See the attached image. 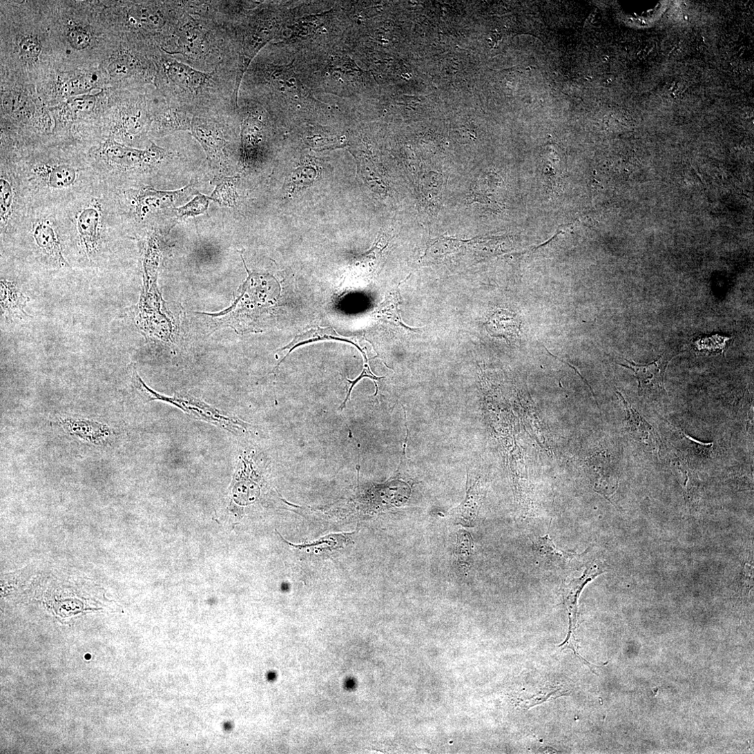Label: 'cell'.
Returning a JSON list of instances; mask_svg holds the SVG:
<instances>
[{
    "label": "cell",
    "mask_w": 754,
    "mask_h": 754,
    "mask_svg": "<svg viewBox=\"0 0 754 754\" xmlns=\"http://www.w3.org/2000/svg\"><path fill=\"white\" fill-rule=\"evenodd\" d=\"M160 60V80L167 105L194 117L232 109L228 66L203 72L166 56Z\"/></svg>",
    "instance_id": "obj_1"
},
{
    "label": "cell",
    "mask_w": 754,
    "mask_h": 754,
    "mask_svg": "<svg viewBox=\"0 0 754 754\" xmlns=\"http://www.w3.org/2000/svg\"><path fill=\"white\" fill-rule=\"evenodd\" d=\"M136 378L141 387L144 388L147 393L151 394V398L150 400H158L169 403L180 408L182 411L188 413V414L193 415L195 418L203 419L225 429H231V427L234 426L233 424L238 423V421L221 414L218 409L207 405L200 400L188 396L182 397L177 396L171 398L163 396L148 388L137 374H136Z\"/></svg>",
    "instance_id": "obj_2"
},
{
    "label": "cell",
    "mask_w": 754,
    "mask_h": 754,
    "mask_svg": "<svg viewBox=\"0 0 754 754\" xmlns=\"http://www.w3.org/2000/svg\"><path fill=\"white\" fill-rule=\"evenodd\" d=\"M672 358V354L665 353L647 364H637L625 359L627 364L619 365L635 372L639 380V387L644 394H660L666 392L665 372Z\"/></svg>",
    "instance_id": "obj_3"
},
{
    "label": "cell",
    "mask_w": 754,
    "mask_h": 754,
    "mask_svg": "<svg viewBox=\"0 0 754 754\" xmlns=\"http://www.w3.org/2000/svg\"><path fill=\"white\" fill-rule=\"evenodd\" d=\"M102 154L111 164L129 167L160 160L164 157L166 151L154 144L146 151L135 150L123 146L110 139L104 145Z\"/></svg>",
    "instance_id": "obj_4"
},
{
    "label": "cell",
    "mask_w": 754,
    "mask_h": 754,
    "mask_svg": "<svg viewBox=\"0 0 754 754\" xmlns=\"http://www.w3.org/2000/svg\"><path fill=\"white\" fill-rule=\"evenodd\" d=\"M603 572L599 570L597 565H592L587 568L583 574L577 579H572L568 583H563L562 590L565 604L567 606L570 617V631L568 638L571 637L576 628L578 612V601L585 586L592 581Z\"/></svg>",
    "instance_id": "obj_5"
},
{
    "label": "cell",
    "mask_w": 754,
    "mask_h": 754,
    "mask_svg": "<svg viewBox=\"0 0 754 754\" xmlns=\"http://www.w3.org/2000/svg\"><path fill=\"white\" fill-rule=\"evenodd\" d=\"M99 219V211L90 207L83 210L77 220L81 243L88 257L95 253L98 246Z\"/></svg>",
    "instance_id": "obj_6"
},
{
    "label": "cell",
    "mask_w": 754,
    "mask_h": 754,
    "mask_svg": "<svg viewBox=\"0 0 754 754\" xmlns=\"http://www.w3.org/2000/svg\"><path fill=\"white\" fill-rule=\"evenodd\" d=\"M1 286V306L5 316L10 319H21L27 317L24 311L30 298L25 295L21 289L14 282L2 280Z\"/></svg>",
    "instance_id": "obj_7"
},
{
    "label": "cell",
    "mask_w": 754,
    "mask_h": 754,
    "mask_svg": "<svg viewBox=\"0 0 754 754\" xmlns=\"http://www.w3.org/2000/svg\"><path fill=\"white\" fill-rule=\"evenodd\" d=\"M33 235L37 244L46 255L61 267H69L63 257L58 235L49 223L44 222L38 224Z\"/></svg>",
    "instance_id": "obj_8"
},
{
    "label": "cell",
    "mask_w": 754,
    "mask_h": 754,
    "mask_svg": "<svg viewBox=\"0 0 754 754\" xmlns=\"http://www.w3.org/2000/svg\"><path fill=\"white\" fill-rule=\"evenodd\" d=\"M521 325V322L516 314L506 310H498L487 322V329L491 336L504 337L510 340L519 337Z\"/></svg>",
    "instance_id": "obj_9"
},
{
    "label": "cell",
    "mask_w": 754,
    "mask_h": 754,
    "mask_svg": "<svg viewBox=\"0 0 754 754\" xmlns=\"http://www.w3.org/2000/svg\"><path fill=\"white\" fill-rule=\"evenodd\" d=\"M533 546L534 550L539 557L558 567L567 565L577 554L557 548L549 535L534 539Z\"/></svg>",
    "instance_id": "obj_10"
},
{
    "label": "cell",
    "mask_w": 754,
    "mask_h": 754,
    "mask_svg": "<svg viewBox=\"0 0 754 754\" xmlns=\"http://www.w3.org/2000/svg\"><path fill=\"white\" fill-rule=\"evenodd\" d=\"M338 340L342 342H346L355 345L364 355V351L361 350L359 346L354 343L352 340L345 338L338 334L336 333L332 328L311 329L302 335L296 336L293 341L286 347L282 348L280 351L288 349L289 351L286 356L280 361L278 366L287 358V357L296 348L307 345L309 343H313L322 340Z\"/></svg>",
    "instance_id": "obj_11"
},
{
    "label": "cell",
    "mask_w": 754,
    "mask_h": 754,
    "mask_svg": "<svg viewBox=\"0 0 754 754\" xmlns=\"http://www.w3.org/2000/svg\"><path fill=\"white\" fill-rule=\"evenodd\" d=\"M399 298L398 290L390 293L385 302L380 304L378 309L376 310V313L380 319L385 320L393 325L403 327L407 329H410L409 327L404 325L402 320L399 309Z\"/></svg>",
    "instance_id": "obj_12"
},
{
    "label": "cell",
    "mask_w": 754,
    "mask_h": 754,
    "mask_svg": "<svg viewBox=\"0 0 754 754\" xmlns=\"http://www.w3.org/2000/svg\"><path fill=\"white\" fill-rule=\"evenodd\" d=\"M77 177V171L68 165L50 167L46 171V181L49 186L61 188L72 185Z\"/></svg>",
    "instance_id": "obj_13"
},
{
    "label": "cell",
    "mask_w": 754,
    "mask_h": 754,
    "mask_svg": "<svg viewBox=\"0 0 754 754\" xmlns=\"http://www.w3.org/2000/svg\"><path fill=\"white\" fill-rule=\"evenodd\" d=\"M139 66V62L136 58L126 53L114 59L108 69L113 77H124L132 75Z\"/></svg>",
    "instance_id": "obj_14"
},
{
    "label": "cell",
    "mask_w": 754,
    "mask_h": 754,
    "mask_svg": "<svg viewBox=\"0 0 754 754\" xmlns=\"http://www.w3.org/2000/svg\"><path fill=\"white\" fill-rule=\"evenodd\" d=\"M458 535L456 555L461 565L464 569H469L472 563V553L473 542L470 534L465 531H461Z\"/></svg>",
    "instance_id": "obj_15"
},
{
    "label": "cell",
    "mask_w": 754,
    "mask_h": 754,
    "mask_svg": "<svg viewBox=\"0 0 754 754\" xmlns=\"http://www.w3.org/2000/svg\"><path fill=\"white\" fill-rule=\"evenodd\" d=\"M0 216L6 223L12 214L14 195L10 183L4 178L0 180Z\"/></svg>",
    "instance_id": "obj_16"
},
{
    "label": "cell",
    "mask_w": 754,
    "mask_h": 754,
    "mask_svg": "<svg viewBox=\"0 0 754 754\" xmlns=\"http://www.w3.org/2000/svg\"><path fill=\"white\" fill-rule=\"evenodd\" d=\"M443 177L441 175L429 172L425 175L421 181V188L427 200H432L442 191Z\"/></svg>",
    "instance_id": "obj_17"
},
{
    "label": "cell",
    "mask_w": 754,
    "mask_h": 754,
    "mask_svg": "<svg viewBox=\"0 0 754 754\" xmlns=\"http://www.w3.org/2000/svg\"><path fill=\"white\" fill-rule=\"evenodd\" d=\"M21 57L26 61H35L40 55L41 46L38 38L29 35L21 39L19 43Z\"/></svg>",
    "instance_id": "obj_18"
},
{
    "label": "cell",
    "mask_w": 754,
    "mask_h": 754,
    "mask_svg": "<svg viewBox=\"0 0 754 754\" xmlns=\"http://www.w3.org/2000/svg\"><path fill=\"white\" fill-rule=\"evenodd\" d=\"M93 81L91 79L88 77L75 78L63 86V93L67 95H74L88 92L93 88Z\"/></svg>",
    "instance_id": "obj_19"
},
{
    "label": "cell",
    "mask_w": 754,
    "mask_h": 754,
    "mask_svg": "<svg viewBox=\"0 0 754 754\" xmlns=\"http://www.w3.org/2000/svg\"><path fill=\"white\" fill-rule=\"evenodd\" d=\"M68 39L71 45L77 50L87 48L90 44V36L84 30L75 28L68 32Z\"/></svg>",
    "instance_id": "obj_20"
},
{
    "label": "cell",
    "mask_w": 754,
    "mask_h": 754,
    "mask_svg": "<svg viewBox=\"0 0 754 754\" xmlns=\"http://www.w3.org/2000/svg\"><path fill=\"white\" fill-rule=\"evenodd\" d=\"M209 202L204 196H199L191 204L180 209L178 211L182 215H197L204 213L208 209Z\"/></svg>",
    "instance_id": "obj_21"
},
{
    "label": "cell",
    "mask_w": 754,
    "mask_h": 754,
    "mask_svg": "<svg viewBox=\"0 0 754 754\" xmlns=\"http://www.w3.org/2000/svg\"><path fill=\"white\" fill-rule=\"evenodd\" d=\"M364 377H368V378H370V379H371V380H374V381H376V380H381V379H383V378H384V377H377V376H374V374H373L371 373V371H370L369 367V366H368V365H367V362H365V367H364V369H363L362 371L361 372L360 375V376H359L358 377V378H356V379L355 380H354V381H351V380H349V379L347 380H348V382L349 383L350 385H351V387H350V389H349V391H348V394H347V397H346V399L345 400V401H344L343 404H342V405L340 406V408H341V409H342L343 408H345V406H346V403H347V400H348L349 399V398H350V395H351V391H352L353 388H354V387H355V385H356V384H357V383H358V382H359L360 380H362V378H364Z\"/></svg>",
    "instance_id": "obj_22"
},
{
    "label": "cell",
    "mask_w": 754,
    "mask_h": 754,
    "mask_svg": "<svg viewBox=\"0 0 754 754\" xmlns=\"http://www.w3.org/2000/svg\"><path fill=\"white\" fill-rule=\"evenodd\" d=\"M70 103L75 110L84 111L93 108L95 99L91 96H84L75 98Z\"/></svg>",
    "instance_id": "obj_23"
}]
</instances>
